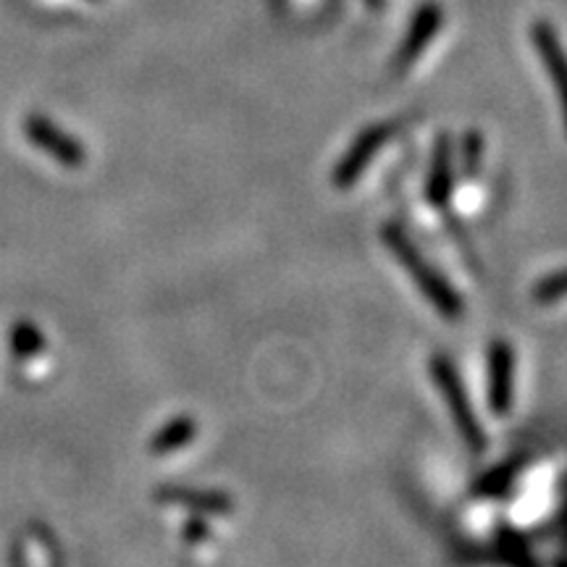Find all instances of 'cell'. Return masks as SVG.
Wrapping results in <instances>:
<instances>
[{"mask_svg":"<svg viewBox=\"0 0 567 567\" xmlns=\"http://www.w3.org/2000/svg\"><path fill=\"white\" fill-rule=\"evenodd\" d=\"M381 243L392 252L397 263L407 271L410 282L415 284V290L421 292L423 299H426L441 318H447V321H460V318L465 316V299H462L458 286L449 282L445 273L423 256L418 245L413 243V237L405 232V226L394 224V221L383 224Z\"/></svg>","mask_w":567,"mask_h":567,"instance_id":"1","label":"cell"},{"mask_svg":"<svg viewBox=\"0 0 567 567\" xmlns=\"http://www.w3.org/2000/svg\"><path fill=\"white\" fill-rule=\"evenodd\" d=\"M428 370H432V381L434 387L439 389L441 400H445L449 418H452L454 428H458L462 445L468 447L471 454H484L488 447V436L481 426L479 415H475V407L471 402V394H468L465 381L460 378L458 365L452 363V357L441 355L436 352L428 363Z\"/></svg>","mask_w":567,"mask_h":567,"instance_id":"2","label":"cell"},{"mask_svg":"<svg viewBox=\"0 0 567 567\" xmlns=\"http://www.w3.org/2000/svg\"><path fill=\"white\" fill-rule=\"evenodd\" d=\"M394 132L397 127L392 121H378V123H370V127H365L363 132L352 140V145L344 150L342 158L334 163L331 185L336 189L355 187L365 176V172H368V166L374 163L376 155L389 145V140H392Z\"/></svg>","mask_w":567,"mask_h":567,"instance_id":"3","label":"cell"},{"mask_svg":"<svg viewBox=\"0 0 567 567\" xmlns=\"http://www.w3.org/2000/svg\"><path fill=\"white\" fill-rule=\"evenodd\" d=\"M24 134L40 153L48 155L50 161L61 163L67 168H82L87 163V150L74 134L61 129L58 123L45 114H29L24 121Z\"/></svg>","mask_w":567,"mask_h":567,"instance_id":"4","label":"cell"},{"mask_svg":"<svg viewBox=\"0 0 567 567\" xmlns=\"http://www.w3.org/2000/svg\"><path fill=\"white\" fill-rule=\"evenodd\" d=\"M445 27V9H441L436 0H426L415 9L413 19H410L405 37H402L400 48L392 58V67L397 74H407L415 63L421 61V56L426 54L428 45L434 43V37L439 35Z\"/></svg>","mask_w":567,"mask_h":567,"instance_id":"5","label":"cell"},{"mask_svg":"<svg viewBox=\"0 0 567 567\" xmlns=\"http://www.w3.org/2000/svg\"><path fill=\"white\" fill-rule=\"evenodd\" d=\"M488 410L497 418L510 415L515 402V350L505 339H494L486 352Z\"/></svg>","mask_w":567,"mask_h":567,"instance_id":"6","label":"cell"},{"mask_svg":"<svg viewBox=\"0 0 567 567\" xmlns=\"http://www.w3.org/2000/svg\"><path fill=\"white\" fill-rule=\"evenodd\" d=\"M454 179H458V168H454V140L452 134L441 132L434 140L432 163H428L426 176V200L436 213H447L449 203H452Z\"/></svg>","mask_w":567,"mask_h":567,"instance_id":"7","label":"cell"},{"mask_svg":"<svg viewBox=\"0 0 567 567\" xmlns=\"http://www.w3.org/2000/svg\"><path fill=\"white\" fill-rule=\"evenodd\" d=\"M153 497L163 507H176L205 518H226L234 512V497L221 488H189V486H161Z\"/></svg>","mask_w":567,"mask_h":567,"instance_id":"8","label":"cell"},{"mask_svg":"<svg viewBox=\"0 0 567 567\" xmlns=\"http://www.w3.org/2000/svg\"><path fill=\"white\" fill-rule=\"evenodd\" d=\"M531 43H533V48H536L541 63H544L546 74L552 76L554 90H557L559 97H563L565 54H563V43H559L557 29H554L550 22H544V19H539V22H533V27H531Z\"/></svg>","mask_w":567,"mask_h":567,"instance_id":"9","label":"cell"},{"mask_svg":"<svg viewBox=\"0 0 567 567\" xmlns=\"http://www.w3.org/2000/svg\"><path fill=\"white\" fill-rule=\"evenodd\" d=\"M194 436H198V421H194L192 415H176V418L166 421L158 432L153 434L147 449L153 458H168V454L192 445Z\"/></svg>","mask_w":567,"mask_h":567,"instance_id":"10","label":"cell"},{"mask_svg":"<svg viewBox=\"0 0 567 567\" xmlns=\"http://www.w3.org/2000/svg\"><path fill=\"white\" fill-rule=\"evenodd\" d=\"M520 471H523V460L512 458L499 465L488 468L484 475H479L473 484V494L481 499H501L512 492L515 481H518Z\"/></svg>","mask_w":567,"mask_h":567,"instance_id":"11","label":"cell"},{"mask_svg":"<svg viewBox=\"0 0 567 567\" xmlns=\"http://www.w3.org/2000/svg\"><path fill=\"white\" fill-rule=\"evenodd\" d=\"M460 174L465 181H473L475 176L484 168V155H486V140L479 129H468L460 137Z\"/></svg>","mask_w":567,"mask_h":567,"instance_id":"12","label":"cell"},{"mask_svg":"<svg viewBox=\"0 0 567 567\" xmlns=\"http://www.w3.org/2000/svg\"><path fill=\"white\" fill-rule=\"evenodd\" d=\"M11 352L19 361H32L45 352V334L35 321H16L11 329Z\"/></svg>","mask_w":567,"mask_h":567,"instance_id":"13","label":"cell"},{"mask_svg":"<svg viewBox=\"0 0 567 567\" xmlns=\"http://www.w3.org/2000/svg\"><path fill=\"white\" fill-rule=\"evenodd\" d=\"M563 297H565V271L563 269L546 273V276L539 279V284L533 286V303L541 305V308L557 305Z\"/></svg>","mask_w":567,"mask_h":567,"instance_id":"14","label":"cell"},{"mask_svg":"<svg viewBox=\"0 0 567 567\" xmlns=\"http://www.w3.org/2000/svg\"><path fill=\"white\" fill-rule=\"evenodd\" d=\"M499 546L501 554H505L507 563L515 565H533L531 552H528V544L523 541V536H518L515 531H499Z\"/></svg>","mask_w":567,"mask_h":567,"instance_id":"15","label":"cell"},{"mask_svg":"<svg viewBox=\"0 0 567 567\" xmlns=\"http://www.w3.org/2000/svg\"><path fill=\"white\" fill-rule=\"evenodd\" d=\"M181 536H185V541H189L192 546H200V544H205V541H211L213 531H211V525L205 523V515L189 512L187 523H185V528H181Z\"/></svg>","mask_w":567,"mask_h":567,"instance_id":"16","label":"cell"},{"mask_svg":"<svg viewBox=\"0 0 567 567\" xmlns=\"http://www.w3.org/2000/svg\"><path fill=\"white\" fill-rule=\"evenodd\" d=\"M365 3H368L370 5V9H383V3H387V0H365Z\"/></svg>","mask_w":567,"mask_h":567,"instance_id":"17","label":"cell"}]
</instances>
